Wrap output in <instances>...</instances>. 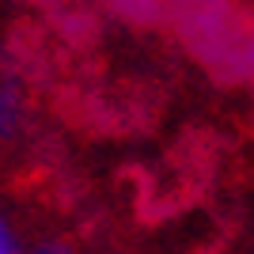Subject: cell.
<instances>
[{
  "label": "cell",
  "mask_w": 254,
  "mask_h": 254,
  "mask_svg": "<svg viewBox=\"0 0 254 254\" xmlns=\"http://www.w3.org/2000/svg\"><path fill=\"white\" fill-rule=\"evenodd\" d=\"M23 118H27V99H23L19 80L11 76V68L0 57V140L19 137Z\"/></svg>",
  "instance_id": "cell-1"
},
{
  "label": "cell",
  "mask_w": 254,
  "mask_h": 254,
  "mask_svg": "<svg viewBox=\"0 0 254 254\" xmlns=\"http://www.w3.org/2000/svg\"><path fill=\"white\" fill-rule=\"evenodd\" d=\"M11 251H19V235L8 224V216L0 212V254H11Z\"/></svg>",
  "instance_id": "cell-2"
}]
</instances>
